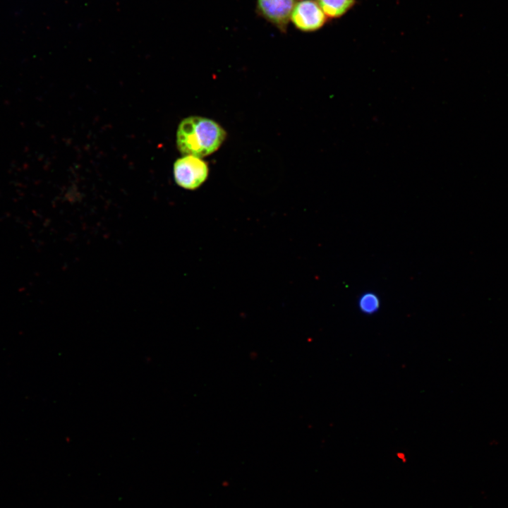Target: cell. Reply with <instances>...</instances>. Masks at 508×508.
<instances>
[{"label":"cell","mask_w":508,"mask_h":508,"mask_svg":"<svg viewBox=\"0 0 508 508\" xmlns=\"http://www.w3.org/2000/svg\"><path fill=\"white\" fill-rule=\"evenodd\" d=\"M226 136L224 129L212 119L190 116L183 119L176 131V146L183 156L204 157L216 152Z\"/></svg>","instance_id":"1"},{"label":"cell","mask_w":508,"mask_h":508,"mask_svg":"<svg viewBox=\"0 0 508 508\" xmlns=\"http://www.w3.org/2000/svg\"><path fill=\"white\" fill-rule=\"evenodd\" d=\"M173 174L178 186L187 190H195L207 180L209 167L201 158L185 155L175 161Z\"/></svg>","instance_id":"2"},{"label":"cell","mask_w":508,"mask_h":508,"mask_svg":"<svg viewBox=\"0 0 508 508\" xmlns=\"http://www.w3.org/2000/svg\"><path fill=\"white\" fill-rule=\"evenodd\" d=\"M327 18L314 0H300L291 15L290 21L302 32H314L322 28Z\"/></svg>","instance_id":"3"},{"label":"cell","mask_w":508,"mask_h":508,"mask_svg":"<svg viewBox=\"0 0 508 508\" xmlns=\"http://www.w3.org/2000/svg\"><path fill=\"white\" fill-rule=\"evenodd\" d=\"M300 0H257L256 12L282 32H286L291 15Z\"/></svg>","instance_id":"4"},{"label":"cell","mask_w":508,"mask_h":508,"mask_svg":"<svg viewBox=\"0 0 508 508\" xmlns=\"http://www.w3.org/2000/svg\"><path fill=\"white\" fill-rule=\"evenodd\" d=\"M327 18H339L351 10L356 0H314Z\"/></svg>","instance_id":"5"},{"label":"cell","mask_w":508,"mask_h":508,"mask_svg":"<svg viewBox=\"0 0 508 508\" xmlns=\"http://www.w3.org/2000/svg\"><path fill=\"white\" fill-rule=\"evenodd\" d=\"M380 299L372 292L362 294L358 300V307L361 312L365 314H373L380 308Z\"/></svg>","instance_id":"6"}]
</instances>
